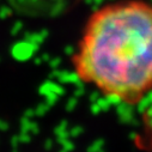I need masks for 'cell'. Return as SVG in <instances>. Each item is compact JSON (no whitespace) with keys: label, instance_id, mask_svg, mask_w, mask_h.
<instances>
[{"label":"cell","instance_id":"obj_1","mask_svg":"<svg viewBox=\"0 0 152 152\" xmlns=\"http://www.w3.org/2000/svg\"><path fill=\"white\" fill-rule=\"evenodd\" d=\"M72 66L103 96L128 105L152 91V3L115 0L88 18Z\"/></svg>","mask_w":152,"mask_h":152}]
</instances>
